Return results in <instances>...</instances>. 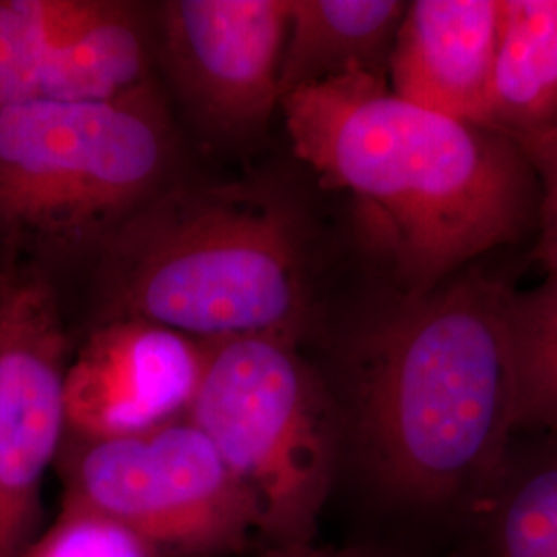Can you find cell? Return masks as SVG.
<instances>
[{"instance_id":"obj_19","label":"cell","mask_w":557,"mask_h":557,"mask_svg":"<svg viewBox=\"0 0 557 557\" xmlns=\"http://www.w3.org/2000/svg\"><path fill=\"white\" fill-rule=\"evenodd\" d=\"M517 143L527 161L531 163L535 176L557 178V126Z\"/></svg>"},{"instance_id":"obj_12","label":"cell","mask_w":557,"mask_h":557,"mask_svg":"<svg viewBox=\"0 0 557 557\" xmlns=\"http://www.w3.org/2000/svg\"><path fill=\"white\" fill-rule=\"evenodd\" d=\"M405 11L403 0H289L281 98L356 71L388 81Z\"/></svg>"},{"instance_id":"obj_8","label":"cell","mask_w":557,"mask_h":557,"mask_svg":"<svg viewBox=\"0 0 557 557\" xmlns=\"http://www.w3.org/2000/svg\"><path fill=\"white\" fill-rule=\"evenodd\" d=\"M135 15L98 0H0V108L112 100L145 85Z\"/></svg>"},{"instance_id":"obj_7","label":"cell","mask_w":557,"mask_h":557,"mask_svg":"<svg viewBox=\"0 0 557 557\" xmlns=\"http://www.w3.org/2000/svg\"><path fill=\"white\" fill-rule=\"evenodd\" d=\"M66 337L41 281L0 285V557L32 545L41 481L66 434Z\"/></svg>"},{"instance_id":"obj_5","label":"cell","mask_w":557,"mask_h":557,"mask_svg":"<svg viewBox=\"0 0 557 557\" xmlns=\"http://www.w3.org/2000/svg\"><path fill=\"white\" fill-rule=\"evenodd\" d=\"M168 128L147 85L96 101L0 108V230L77 246L124 221L160 178Z\"/></svg>"},{"instance_id":"obj_6","label":"cell","mask_w":557,"mask_h":557,"mask_svg":"<svg viewBox=\"0 0 557 557\" xmlns=\"http://www.w3.org/2000/svg\"><path fill=\"white\" fill-rule=\"evenodd\" d=\"M62 506L116 522L158 557H230L260 537L259 515L190 419L114 438L64 434Z\"/></svg>"},{"instance_id":"obj_1","label":"cell","mask_w":557,"mask_h":557,"mask_svg":"<svg viewBox=\"0 0 557 557\" xmlns=\"http://www.w3.org/2000/svg\"><path fill=\"white\" fill-rule=\"evenodd\" d=\"M515 289L478 271L398 294L349 337L331 384L343 458L386 508L460 522L517 438Z\"/></svg>"},{"instance_id":"obj_9","label":"cell","mask_w":557,"mask_h":557,"mask_svg":"<svg viewBox=\"0 0 557 557\" xmlns=\"http://www.w3.org/2000/svg\"><path fill=\"white\" fill-rule=\"evenodd\" d=\"M161 23L172 73L207 119L236 131L267 122L281 103L289 0H176Z\"/></svg>"},{"instance_id":"obj_14","label":"cell","mask_w":557,"mask_h":557,"mask_svg":"<svg viewBox=\"0 0 557 557\" xmlns=\"http://www.w3.org/2000/svg\"><path fill=\"white\" fill-rule=\"evenodd\" d=\"M557 126V0H502L485 128L520 140Z\"/></svg>"},{"instance_id":"obj_13","label":"cell","mask_w":557,"mask_h":557,"mask_svg":"<svg viewBox=\"0 0 557 557\" xmlns=\"http://www.w3.org/2000/svg\"><path fill=\"white\" fill-rule=\"evenodd\" d=\"M458 524L448 557H557V440L512 442L498 479Z\"/></svg>"},{"instance_id":"obj_15","label":"cell","mask_w":557,"mask_h":557,"mask_svg":"<svg viewBox=\"0 0 557 557\" xmlns=\"http://www.w3.org/2000/svg\"><path fill=\"white\" fill-rule=\"evenodd\" d=\"M510 331L517 372V436L557 440V278L512 294Z\"/></svg>"},{"instance_id":"obj_4","label":"cell","mask_w":557,"mask_h":557,"mask_svg":"<svg viewBox=\"0 0 557 557\" xmlns=\"http://www.w3.org/2000/svg\"><path fill=\"white\" fill-rule=\"evenodd\" d=\"M248 492L264 547L314 543L343 462L329 380L294 338L239 335L202 343L186 411Z\"/></svg>"},{"instance_id":"obj_3","label":"cell","mask_w":557,"mask_h":557,"mask_svg":"<svg viewBox=\"0 0 557 557\" xmlns=\"http://www.w3.org/2000/svg\"><path fill=\"white\" fill-rule=\"evenodd\" d=\"M103 275L122 319L200 343L296 341L308 312L301 221L239 186L182 188L135 209L110 236Z\"/></svg>"},{"instance_id":"obj_17","label":"cell","mask_w":557,"mask_h":557,"mask_svg":"<svg viewBox=\"0 0 557 557\" xmlns=\"http://www.w3.org/2000/svg\"><path fill=\"white\" fill-rule=\"evenodd\" d=\"M541 182L537 202L539 242L535 257L547 271V278H557V178L535 176Z\"/></svg>"},{"instance_id":"obj_16","label":"cell","mask_w":557,"mask_h":557,"mask_svg":"<svg viewBox=\"0 0 557 557\" xmlns=\"http://www.w3.org/2000/svg\"><path fill=\"white\" fill-rule=\"evenodd\" d=\"M21 557H158L140 539L108 518L62 506L54 524Z\"/></svg>"},{"instance_id":"obj_18","label":"cell","mask_w":557,"mask_h":557,"mask_svg":"<svg viewBox=\"0 0 557 557\" xmlns=\"http://www.w3.org/2000/svg\"><path fill=\"white\" fill-rule=\"evenodd\" d=\"M260 557H413L393 545L382 543H354L343 547H329L314 543L264 547Z\"/></svg>"},{"instance_id":"obj_2","label":"cell","mask_w":557,"mask_h":557,"mask_svg":"<svg viewBox=\"0 0 557 557\" xmlns=\"http://www.w3.org/2000/svg\"><path fill=\"white\" fill-rule=\"evenodd\" d=\"M299 160L358 202L361 230L421 296L522 238L537 215L535 172L517 140L400 100L349 73L281 98Z\"/></svg>"},{"instance_id":"obj_10","label":"cell","mask_w":557,"mask_h":557,"mask_svg":"<svg viewBox=\"0 0 557 557\" xmlns=\"http://www.w3.org/2000/svg\"><path fill=\"white\" fill-rule=\"evenodd\" d=\"M202 363V343L135 319L96 331L66 368V432L131 436L184 418Z\"/></svg>"},{"instance_id":"obj_11","label":"cell","mask_w":557,"mask_h":557,"mask_svg":"<svg viewBox=\"0 0 557 557\" xmlns=\"http://www.w3.org/2000/svg\"><path fill=\"white\" fill-rule=\"evenodd\" d=\"M502 0H413L398 25L388 87L400 100L485 128Z\"/></svg>"}]
</instances>
